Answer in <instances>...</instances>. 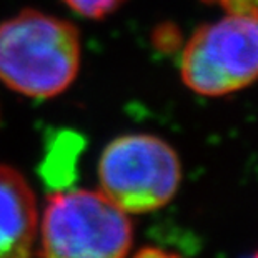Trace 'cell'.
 Listing matches in <instances>:
<instances>
[{"label":"cell","mask_w":258,"mask_h":258,"mask_svg":"<svg viewBox=\"0 0 258 258\" xmlns=\"http://www.w3.org/2000/svg\"><path fill=\"white\" fill-rule=\"evenodd\" d=\"M134 258H183V256L162 248H155V246H145V248L137 251Z\"/></svg>","instance_id":"cell-8"},{"label":"cell","mask_w":258,"mask_h":258,"mask_svg":"<svg viewBox=\"0 0 258 258\" xmlns=\"http://www.w3.org/2000/svg\"><path fill=\"white\" fill-rule=\"evenodd\" d=\"M180 75L190 90L222 97L258 79V10H227L185 43Z\"/></svg>","instance_id":"cell-4"},{"label":"cell","mask_w":258,"mask_h":258,"mask_svg":"<svg viewBox=\"0 0 258 258\" xmlns=\"http://www.w3.org/2000/svg\"><path fill=\"white\" fill-rule=\"evenodd\" d=\"M38 237L42 258H127L134 225L102 191L65 190L48 197Z\"/></svg>","instance_id":"cell-2"},{"label":"cell","mask_w":258,"mask_h":258,"mask_svg":"<svg viewBox=\"0 0 258 258\" xmlns=\"http://www.w3.org/2000/svg\"><path fill=\"white\" fill-rule=\"evenodd\" d=\"M37 237L34 191L17 170L0 165V258H32Z\"/></svg>","instance_id":"cell-5"},{"label":"cell","mask_w":258,"mask_h":258,"mask_svg":"<svg viewBox=\"0 0 258 258\" xmlns=\"http://www.w3.org/2000/svg\"><path fill=\"white\" fill-rule=\"evenodd\" d=\"M80 35L67 20L22 10L0 24V80L27 97L67 90L80 67Z\"/></svg>","instance_id":"cell-1"},{"label":"cell","mask_w":258,"mask_h":258,"mask_svg":"<svg viewBox=\"0 0 258 258\" xmlns=\"http://www.w3.org/2000/svg\"><path fill=\"white\" fill-rule=\"evenodd\" d=\"M227 10H258V0H207Z\"/></svg>","instance_id":"cell-7"},{"label":"cell","mask_w":258,"mask_h":258,"mask_svg":"<svg viewBox=\"0 0 258 258\" xmlns=\"http://www.w3.org/2000/svg\"><path fill=\"white\" fill-rule=\"evenodd\" d=\"M100 191L128 215L160 210L182 183V163L175 148L150 134H128L112 140L98 162Z\"/></svg>","instance_id":"cell-3"},{"label":"cell","mask_w":258,"mask_h":258,"mask_svg":"<svg viewBox=\"0 0 258 258\" xmlns=\"http://www.w3.org/2000/svg\"><path fill=\"white\" fill-rule=\"evenodd\" d=\"M248 258H258V251H255V253H253V255H250Z\"/></svg>","instance_id":"cell-9"},{"label":"cell","mask_w":258,"mask_h":258,"mask_svg":"<svg viewBox=\"0 0 258 258\" xmlns=\"http://www.w3.org/2000/svg\"><path fill=\"white\" fill-rule=\"evenodd\" d=\"M74 12L87 19H103L115 12L123 0H63Z\"/></svg>","instance_id":"cell-6"}]
</instances>
